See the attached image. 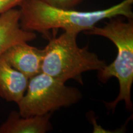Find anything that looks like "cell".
<instances>
[{
  "instance_id": "1",
  "label": "cell",
  "mask_w": 133,
  "mask_h": 133,
  "mask_svg": "<svg viewBox=\"0 0 133 133\" xmlns=\"http://www.w3.org/2000/svg\"><path fill=\"white\" fill-rule=\"evenodd\" d=\"M133 0H123L107 9L79 11L49 6L40 0H24L20 5V23L27 31L48 35L51 30L62 29L78 34L92 29L100 21L123 16L132 19Z\"/></svg>"
},
{
  "instance_id": "2",
  "label": "cell",
  "mask_w": 133,
  "mask_h": 133,
  "mask_svg": "<svg viewBox=\"0 0 133 133\" xmlns=\"http://www.w3.org/2000/svg\"><path fill=\"white\" fill-rule=\"evenodd\" d=\"M119 17L110 19L102 27L94 26L85 34L101 36L110 39L117 48V56L112 64L98 71V78L105 83L111 78L118 79L119 93L112 102H105L109 110L114 111L119 102L124 101L128 110H132L131 88L133 83V21H124Z\"/></svg>"
},
{
  "instance_id": "3",
  "label": "cell",
  "mask_w": 133,
  "mask_h": 133,
  "mask_svg": "<svg viewBox=\"0 0 133 133\" xmlns=\"http://www.w3.org/2000/svg\"><path fill=\"white\" fill-rule=\"evenodd\" d=\"M78 34L65 31L51 38L43 49L41 72L61 82L73 79L82 83L81 76L88 71H99L107 65L88 46L79 48L76 42Z\"/></svg>"
},
{
  "instance_id": "4",
  "label": "cell",
  "mask_w": 133,
  "mask_h": 133,
  "mask_svg": "<svg viewBox=\"0 0 133 133\" xmlns=\"http://www.w3.org/2000/svg\"><path fill=\"white\" fill-rule=\"evenodd\" d=\"M82 94L78 88L66 86L43 72L29 79L24 97L17 103L23 117L43 115L78 102Z\"/></svg>"
},
{
  "instance_id": "5",
  "label": "cell",
  "mask_w": 133,
  "mask_h": 133,
  "mask_svg": "<svg viewBox=\"0 0 133 133\" xmlns=\"http://www.w3.org/2000/svg\"><path fill=\"white\" fill-rule=\"evenodd\" d=\"M43 55V49L21 43L9 48L2 56L11 66L30 79L41 72Z\"/></svg>"
},
{
  "instance_id": "6",
  "label": "cell",
  "mask_w": 133,
  "mask_h": 133,
  "mask_svg": "<svg viewBox=\"0 0 133 133\" xmlns=\"http://www.w3.org/2000/svg\"><path fill=\"white\" fill-rule=\"evenodd\" d=\"M20 10L12 8L0 14V56L16 44L28 43L36 38V33L21 27Z\"/></svg>"
},
{
  "instance_id": "7",
  "label": "cell",
  "mask_w": 133,
  "mask_h": 133,
  "mask_svg": "<svg viewBox=\"0 0 133 133\" xmlns=\"http://www.w3.org/2000/svg\"><path fill=\"white\" fill-rule=\"evenodd\" d=\"M29 78L0 56V97L17 104L24 97Z\"/></svg>"
},
{
  "instance_id": "8",
  "label": "cell",
  "mask_w": 133,
  "mask_h": 133,
  "mask_svg": "<svg viewBox=\"0 0 133 133\" xmlns=\"http://www.w3.org/2000/svg\"><path fill=\"white\" fill-rule=\"evenodd\" d=\"M52 113L29 117L21 116L19 112H10L0 126V133H45L52 129L50 122Z\"/></svg>"
},
{
  "instance_id": "9",
  "label": "cell",
  "mask_w": 133,
  "mask_h": 133,
  "mask_svg": "<svg viewBox=\"0 0 133 133\" xmlns=\"http://www.w3.org/2000/svg\"><path fill=\"white\" fill-rule=\"evenodd\" d=\"M53 7L65 9H72L83 0H40Z\"/></svg>"
},
{
  "instance_id": "10",
  "label": "cell",
  "mask_w": 133,
  "mask_h": 133,
  "mask_svg": "<svg viewBox=\"0 0 133 133\" xmlns=\"http://www.w3.org/2000/svg\"><path fill=\"white\" fill-rule=\"evenodd\" d=\"M24 0H0V14L20 6Z\"/></svg>"
}]
</instances>
